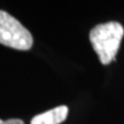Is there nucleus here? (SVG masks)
<instances>
[{
	"label": "nucleus",
	"instance_id": "f257e3e1",
	"mask_svg": "<svg viewBox=\"0 0 124 124\" xmlns=\"http://www.w3.org/2000/svg\"><path fill=\"white\" fill-rule=\"evenodd\" d=\"M124 36V28L118 22L98 24L90 31V41L102 64H109L115 59Z\"/></svg>",
	"mask_w": 124,
	"mask_h": 124
},
{
	"label": "nucleus",
	"instance_id": "f03ea898",
	"mask_svg": "<svg viewBox=\"0 0 124 124\" xmlns=\"http://www.w3.org/2000/svg\"><path fill=\"white\" fill-rule=\"evenodd\" d=\"M0 44L20 51L32 47L33 38L30 31L10 14L0 10Z\"/></svg>",
	"mask_w": 124,
	"mask_h": 124
},
{
	"label": "nucleus",
	"instance_id": "7ed1b4c3",
	"mask_svg": "<svg viewBox=\"0 0 124 124\" xmlns=\"http://www.w3.org/2000/svg\"><path fill=\"white\" fill-rule=\"evenodd\" d=\"M68 116V107L59 106L54 109L36 115L31 124H61Z\"/></svg>",
	"mask_w": 124,
	"mask_h": 124
},
{
	"label": "nucleus",
	"instance_id": "20e7f679",
	"mask_svg": "<svg viewBox=\"0 0 124 124\" xmlns=\"http://www.w3.org/2000/svg\"><path fill=\"white\" fill-rule=\"evenodd\" d=\"M4 124H24L22 120H18V118H10V120L4 121Z\"/></svg>",
	"mask_w": 124,
	"mask_h": 124
},
{
	"label": "nucleus",
	"instance_id": "39448f33",
	"mask_svg": "<svg viewBox=\"0 0 124 124\" xmlns=\"http://www.w3.org/2000/svg\"><path fill=\"white\" fill-rule=\"evenodd\" d=\"M2 124H4V123H2Z\"/></svg>",
	"mask_w": 124,
	"mask_h": 124
}]
</instances>
